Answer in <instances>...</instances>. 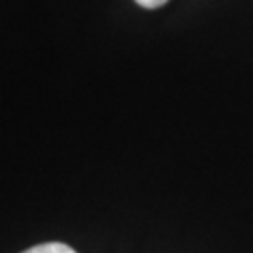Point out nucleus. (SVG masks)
Masks as SVG:
<instances>
[{"label": "nucleus", "instance_id": "f257e3e1", "mask_svg": "<svg viewBox=\"0 0 253 253\" xmlns=\"http://www.w3.org/2000/svg\"><path fill=\"white\" fill-rule=\"evenodd\" d=\"M23 253H77L73 248H70L68 244H62V242H45V244H40L30 248Z\"/></svg>", "mask_w": 253, "mask_h": 253}, {"label": "nucleus", "instance_id": "f03ea898", "mask_svg": "<svg viewBox=\"0 0 253 253\" xmlns=\"http://www.w3.org/2000/svg\"><path fill=\"white\" fill-rule=\"evenodd\" d=\"M139 6H143L146 9H154V8H160L163 6L165 2H169V0H135Z\"/></svg>", "mask_w": 253, "mask_h": 253}]
</instances>
